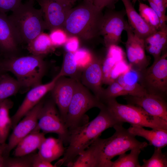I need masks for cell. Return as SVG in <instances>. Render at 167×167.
I'll return each mask as SVG.
<instances>
[{"label": "cell", "mask_w": 167, "mask_h": 167, "mask_svg": "<svg viewBox=\"0 0 167 167\" xmlns=\"http://www.w3.org/2000/svg\"><path fill=\"white\" fill-rule=\"evenodd\" d=\"M74 54L77 66L82 71L92 62L94 56L88 50L84 48L79 49Z\"/></svg>", "instance_id": "35"}, {"label": "cell", "mask_w": 167, "mask_h": 167, "mask_svg": "<svg viewBox=\"0 0 167 167\" xmlns=\"http://www.w3.org/2000/svg\"><path fill=\"white\" fill-rule=\"evenodd\" d=\"M103 15L102 10L93 4L83 2L70 10L63 29L68 37L91 40L99 36Z\"/></svg>", "instance_id": "2"}, {"label": "cell", "mask_w": 167, "mask_h": 167, "mask_svg": "<svg viewBox=\"0 0 167 167\" xmlns=\"http://www.w3.org/2000/svg\"><path fill=\"white\" fill-rule=\"evenodd\" d=\"M103 59L94 56L92 62L83 70L80 79L81 83L99 100L104 89L102 87Z\"/></svg>", "instance_id": "17"}, {"label": "cell", "mask_w": 167, "mask_h": 167, "mask_svg": "<svg viewBox=\"0 0 167 167\" xmlns=\"http://www.w3.org/2000/svg\"><path fill=\"white\" fill-rule=\"evenodd\" d=\"M115 80L124 88L129 95L141 96L147 94L139 83L138 73L131 68L120 75Z\"/></svg>", "instance_id": "24"}, {"label": "cell", "mask_w": 167, "mask_h": 167, "mask_svg": "<svg viewBox=\"0 0 167 167\" xmlns=\"http://www.w3.org/2000/svg\"><path fill=\"white\" fill-rule=\"evenodd\" d=\"M52 43L55 48L62 45L66 42L68 36L62 28H57L50 31L49 35Z\"/></svg>", "instance_id": "37"}, {"label": "cell", "mask_w": 167, "mask_h": 167, "mask_svg": "<svg viewBox=\"0 0 167 167\" xmlns=\"http://www.w3.org/2000/svg\"><path fill=\"white\" fill-rule=\"evenodd\" d=\"M45 134L39 131H32L21 140L15 147V156L27 155L38 149L45 139Z\"/></svg>", "instance_id": "23"}, {"label": "cell", "mask_w": 167, "mask_h": 167, "mask_svg": "<svg viewBox=\"0 0 167 167\" xmlns=\"http://www.w3.org/2000/svg\"><path fill=\"white\" fill-rule=\"evenodd\" d=\"M107 49L106 55L103 60L102 69L103 74L102 83L108 84L112 70L119 62L125 59V57L123 50L118 45H111Z\"/></svg>", "instance_id": "25"}, {"label": "cell", "mask_w": 167, "mask_h": 167, "mask_svg": "<svg viewBox=\"0 0 167 167\" xmlns=\"http://www.w3.org/2000/svg\"><path fill=\"white\" fill-rule=\"evenodd\" d=\"M60 138H45L38 148V155L45 161L51 163L63 155L66 148Z\"/></svg>", "instance_id": "22"}, {"label": "cell", "mask_w": 167, "mask_h": 167, "mask_svg": "<svg viewBox=\"0 0 167 167\" xmlns=\"http://www.w3.org/2000/svg\"><path fill=\"white\" fill-rule=\"evenodd\" d=\"M82 71L78 67L75 61L73 53L66 52L64 57L61 69L57 76H69L80 82Z\"/></svg>", "instance_id": "28"}, {"label": "cell", "mask_w": 167, "mask_h": 167, "mask_svg": "<svg viewBox=\"0 0 167 167\" xmlns=\"http://www.w3.org/2000/svg\"><path fill=\"white\" fill-rule=\"evenodd\" d=\"M49 35L43 32L27 44V49L32 54L42 55L48 54L54 50Z\"/></svg>", "instance_id": "26"}, {"label": "cell", "mask_w": 167, "mask_h": 167, "mask_svg": "<svg viewBox=\"0 0 167 167\" xmlns=\"http://www.w3.org/2000/svg\"><path fill=\"white\" fill-rule=\"evenodd\" d=\"M127 92L116 80L109 84L108 87L103 90L100 100L101 101L106 100L116 99L119 96L128 95Z\"/></svg>", "instance_id": "32"}, {"label": "cell", "mask_w": 167, "mask_h": 167, "mask_svg": "<svg viewBox=\"0 0 167 167\" xmlns=\"http://www.w3.org/2000/svg\"><path fill=\"white\" fill-rule=\"evenodd\" d=\"M117 0H104L102 6V9L106 7L109 9H113L115 7V4Z\"/></svg>", "instance_id": "44"}, {"label": "cell", "mask_w": 167, "mask_h": 167, "mask_svg": "<svg viewBox=\"0 0 167 167\" xmlns=\"http://www.w3.org/2000/svg\"><path fill=\"white\" fill-rule=\"evenodd\" d=\"M13 102L7 99L0 102V143H6L10 130L11 120L9 111L13 107Z\"/></svg>", "instance_id": "27"}, {"label": "cell", "mask_w": 167, "mask_h": 167, "mask_svg": "<svg viewBox=\"0 0 167 167\" xmlns=\"http://www.w3.org/2000/svg\"><path fill=\"white\" fill-rule=\"evenodd\" d=\"M103 104L90 90L78 81L75 91L68 106L65 124L70 131L88 122L86 112L90 109H100Z\"/></svg>", "instance_id": "6"}, {"label": "cell", "mask_w": 167, "mask_h": 167, "mask_svg": "<svg viewBox=\"0 0 167 167\" xmlns=\"http://www.w3.org/2000/svg\"></svg>", "instance_id": "51"}, {"label": "cell", "mask_w": 167, "mask_h": 167, "mask_svg": "<svg viewBox=\"0 0 167 167\" xmlns=\"http://www.w3.org/2000/svg\"><path fill=\"white\" fill-rule=\"evenodd\" d=\"M33 153L20 156L6 158L4 167H32Z\"/></svg>", "instance_id": "34"}, {"label": "cell", "mask_w": 167, "mask_h": 167, "mask_svg": "<svg viewBox=\"0 0 167 167\" xmlns=\"http://www.w3.org/2000/svg\"><path fill=\"white\" fill-rule=\"evenodd\" d=\"M104 139H97L66 166L69 167H99Z\"/></svg>", "instance_id": "18"}, {"label": "cell", "mask_w": 167, "mask_h": 167, "mask_svg": "<svg viewBox=\"0 0 167 167\" xmlns=\"http://www.w3.org/2000/svg\"><path fill=\"white\" fill-rule=\"evenodd\" d=\"M3 55L4 57L0 59V69L13 73L20 89L26 90L41 84L46 68L43 56Z\"/></svg>", "instance_id": "3"}, {"label": "cell", "mask_w": 167, "mask_h": 167, "mask_svg": "<svg viewBox=\"0 0 167 167\" xmlns=\"http://www.w3.org/2000/svg\"><path fill=\"white\" fill-rule=\"evenodd\" d=\"M98 115L93 120L69 131L68 146L62 159L59 162L65 165L73 161L81 152L88 147L105 130L116 124L118 122L103 104Z\"/></svg>", "instance_id": "1"}, {"label": "cell", "mask_w": 167, "mask_h": 167, "mask_svg": "<svg viewBox=\"0 0 167 167\" xmlns=\"http://www.w3.org/2000/svg\"><path fill=\"white\" fill-rule=\"evenodd\" d=\"M143 164L141 167H167L166 156L162 152L161 149L155 148L153 154L148 160H143Z\"/></svg>", "instance_id": "33"}, {"label": "cell", "mask_w": 167, "mask_h": 167, "mask_svg": "<svg viewBox=\"0 0 167 167\" xmlns=\"http://www.w3.org/2000/svg\"><path fill=\"white\" fill-rule=\"evenodd\" d=\"M94 0H83L84 2L90 4H93Z\"/></svg>", "instance_id": "47"}, {"label": "cell", "mask_w": 167, "mask_h": 167, "mask_svg": "<svg viewBox=\"0 0 167 167\" xmlns=\"http://www.w3.org/2000/svg\"><path fill=\"white\" fill-rule=\"evenodd\" d=\"M51 163L48 162L41 158L37 153L34 154L32 162V167H54Z\"/></svg>", "instance_id": "41"}, {"label": "cell", "mask_w": 167, "mask_h": 167, "mask_svg": "<svg viewBox=\"0 0 167 167\" xmlns=\"http://www.w3.org/2000/svg\"><path fill=\"white\" fill-rule=\"evenodd\" d=\"M160 9L161 11L165 15L167 5H166L163 0H150Z\"/></svg>", "instance_id": "43"}, {"label": "cell", "mask_w": 167, "mask_h": 167, "mask_svg": "<svg viewBox=\"0 0 167 167\" xmlns=\"http://www.w3.org/2000/svg\"><path fill=\"white\" fill-rule=\"evenodd\" d=\"M125 8L128 23L134 33L139 37L145 39L157 31L148 24L136 11L131 0H121Z\"/></svg>", "instance_id": "19"}, {"label": "cell", "mask_w": 167, "mask_h": 167, "mask_svg": "<svg viewBox=\"0 0 167 167\" xmlns=\"http://www.w3.org/2000/svg\"><path fill=\"white\" fill-rule=\"evenodd\" d=\"M64 45L66 52L74 53L79 49V38L75 36H69Z\"/></svg>", "instance_id": "39"}, {"label": "cell", "mask_w": 167, "mask_h": 167, "mask_svg": "<svg viewBox=\"0 0 167 167\" xmlns=\"http://www.w3.org/2000/svg\"><path fill=\"white\" fill-rule=\"evenodd\" d=\"M147 0L150 6L154 11L159 18L161 29L167 27L166 24L167 19L166 15L164 14L159 8L151 0Z\"/></svg>", "instance_id": "40"}, {"label": "cell", "mask_w": 167, "mask_h": 167, "mask_svg": "<svg viewBox=\"0 0 167 167\" xmlns=\"http://www.w3.org/2000/svg\"><path fill=\"white\" fill-rule=\"evenodd\" d=\"M124 99L128 104L139 106L150 114L167 122L166 99L147 93L141 96L127 95Z\"/></svg>", "instance_id": "16"}, {"label": "cell", "mask_w": 167, "mask_h": 167, "mask_svg": "<svg viewBox=\"0 0 167 167\" xmlns=\"http://www.w3.org/2000/svg\"><path fill=\"white\" fill-rule=\"evenodd\" d=\"M23 0H0V13L12 12L19 7Z\"/></svg>", "instance_id": "38"}, {"label": "cell", "mask_w": 167, "mask_h": 167, "mask_svg": "<svg viewBox=\"0 0 167 167\" xmlns=\"http://www.w3.org/2000/svg\"><path fill=\"white\" fill-rule=\"evenodd\" d=\"M141 152L139 148L131 150L130 153H125L119 155L118 159L114 161H109L106 167H141L139 161V156Z\"/></svg>", "instance_id": "29"}, {"label": "cell", "mask_w": 167, "mask_h": 167, "mask_svg": "<svg viewBox=\"0 0 167 167\" xmlns=\"http://www.w3.org/2000/svg\"><path fill=\"white\" fill-rule=\"evenodd\" d=\"M72 8L77 0H56Z\"/></svg>", "instance_id": "45"}, {"label": "cell", "mask_w": 167, "mask_h": 167, "mask_svg": "<svg viewBox=\"0 0 167 167\" xmlns=\"http://www.w3.org/2000/svg\"><path fill=\"white\" fill-rule=\"evenodd\" d=\"M139 83L147 94L166 99L167 51L150 67L138 73Z\"/></svg>", "instance_id": "8"}, {"label": "cell", "mask_w": 167, "mask_h": 167, "mask_svg": "<svg viewBox=\"0 0 167 167\" xmlns=\"http://www.w3.org/2000/svg\"><path fill=\"white\" fill-rule=\"evenodd\" d=\"M132 0L133 2H135L136 1H138V0Z\"/></svg>", "instance_id": "50"}, {"label": "cell", "mask_w": 167, "mask_h": 167, "mask_svg": "<svg viewBox=\"0 0 167 167\" xmlns=\"http://www.w3.org/2000/svg\"><path fill=\"white\" fill-rule=\"evenodd\" d=\"M104 0H94L93 4L99 9L102 10V6Z\"/></svg>", "instance_id": "46"}, {"label": "cell", "mask_w": 167, "mask_h": 167, "mask_svg": "<svg viewBox=\"0 0 167 167\" xmlns=\"http://www.w3.org/2000/svg\"><path fill=\"white\" fill-rule=\"evenodd\" d=\"M44 102L41 101L30 110L12 129L8 142L6 143V154L9 156L11 151L19 142L32 132L37 126L40 111Z\"/></svg>", "instance_id": "12"}, {"label": "cell", "mask_w": 167, "mask_h": 167, "mask_svg": "<svg viewBox=\"0 0 167 167\" xmlns=\"http://www.w3.org/2000/svg\"><path fill=\"white\" fill-rule=\"evenodd\" d=\"M165 4L167 5V0H163Z\"/></svg>", "instance_id": "48"}, {"label": "cell", "mask_w": 167, "mask_h": 167, "mask_svg": "<svg viewBox=\"0 0 167 167\" xmlns=\"http://www.w3.org/2000/svg\"><path fill=\"white\" fill-rule=\"evenodd\" d=\"M124 30L127 35L125 47L129 64L131 69L139 73L147 67L150 62L145 54L144 39L134 33L126 20Z\"/></svg>", "instance_id": "11"}, {"label": "cell", "mask_w": 167, "mask_h": 167, "mask_svg": "<svg viewBox=\"0 0 167 167\" xmlns=\"http://www.w3.org/2000/svg\"><path fill=\"white\" fill-rule=\"evenodd\" d=\"M139 10L140 15L148 24L157 31L161 29L159 18L150 6L140 2L139 4Z\"/></svg>", "instance_id": "31"}, {"label": "cell", "mask_w": 167, "mask_h": 167, "mask_svg": "<svg viewBox=\"0 0 167 167\" xmlns=\"http://www.w3.org/2000/svg\"><path fill=\"white\" fill-rule=\"evenodd\" d=\"M123 123L113 126L115 132L109 138L104 139L99 167H106L108 163L115 156L135 148L143 149L149 145L140 142L122 126Z\"/></svg>", "instance_id": "7"}, {"label": "cell", "mask_w": 167, "mask_h": 167, "mask_svg": "<svg viewBox=\"0 0 167 167\" xmlns=\"http://www.w3.org/2000/svg\"><path fill=\"white\" fill-rule=\"evenodd\" d=\"M145 46L167 45V27L156 31L144 40Z\"/></svg>", "instance_id": "36"}, {"label": "cell", "mask_w": 167, "mask_h": 167, "mask_svg": "<svg viewBox=\"0 0 167 167\" xmlns=\"http://www.w3.org/2000/svg\"><path fill=\"white\" fill-rule=\"evenodd\" d=\"M125 15V10L116 11L109 9L104 14L99 36H103L107 49L111 45H118L121 42L126 22Z\"/></svg>", "instance_id": "10"}, {"label": "cell", "mask_w": 167, "mask_h": 167, "mask_svg": "<svg viewBox=\"0 0 167 167\" xmlns=\"http://www.w3.org/2000/svg\"><path fill=\"white\" fill-rule=\"evenodd\" d=\"M77 82L65 76L58 77L51 91L52 99L65 122L68 108Z\"/></svg>", "instance_id": "14"}, {"label": "cell", "mask_w": 167, "mask_h": 167, "mask_svg": "<svg viewBox=\"0 0 167 167\" xmlns=\"http://www.w3.org/2000/svg\"><path fill=\"white\" fill-rule=\"evenodd\" d=\"M131 134L134 136L142 137L149 142V145L161 149L167 145V130L159 128L148 130L143 127L132 125L127 129Z\"/></svg>", "instance_id": "21"}, {"label": "cell", "mask_w": 167, "mask_h": 167, "mask_svg": "<svg viewBox=\"0 0 167 167\" xmlns=\"http://www.w3.org/2000/svg\"><path fill=\"white\" fill-rule=\"evenodd\" d=\"M2 73H3V72H2V71L0 69V75Z\"/></svg>", "instance_id": "49"}, {"label": "cell", "mask_w": 167, "mask_h": 167, "mask_svg": "<svg viewBox=\"0 0 167 167\" xmlns=\"http://www.w3.org/2000/svg\"><path fill=\"white\" fill-rule=\"evenodd\" d=\"M41 9L46 29L50 31L63 28L72 8L56 0H35Z\"/></svg>", "instance_id": "13"}, {"label": "cell", "mask_w": 167, "mask_h": 167, "mask_svg": "<svg viewBox=\"0 0 167 167\" xmlns=\"http://www.w3.org/2000/svg\"><path fill=\"white\" fill-rule=\"evenodd\" d=\"M19 43L30 42L46 29L41 9L34 6V0H28L8 16Z\"/></svg>", "instance_id": "4"}, {"label": "cell", "mask_w": 167, "mask_h": 167, "mask_svg": "<svg viewBox=\"0 0 167 167\" xmlns=\"http://www.w3.org/2000/svg\"><path fill=\"white\" fill-rule=\"evenodd\" d=\"M6 143H0V167H4L5 159L8 157L6 153Z\"/></svg>", "instance_id": "42"}, {"label": "cell", "mask_w": 167, "mask_h": 167, "mask_svg": "<svg viewBox=\"0 0 167 167\" xmlns=\"http://www.w3.org/2000/svg\"><path fill=\"white\" fill-rule=\"evenodd\" d=\"M58 78L56 75L48 83L41 84L31 88L15 113L11 118L12 129L27 113L41 101L48 92L51 91Z\"/></svg>", "instance_id": "15"}, {"label": "cell", "mask_w": 167, "mask_h": 167, "mask_svg": "<svg viewBox=\"0 0 167 167\" xmlns=\"http://www.w3.org/2000/svg\"><path fill=\"white\" fill-rule=\"evenodd\" d=\"M20 89L16 79L3 73L0 75V102L15 95Z\"/></svg>", "instance_id": "30"}, {"label": "cell", "mask_w": 167, "mask_h": 167, "mask_svg": "<svg viewBox=\"0 0 167 167\" xmlns=\"http://www.w3.org/2000/svg\"><path fill=\"white\" fill-rule=\"evenodd\" d=\"M19 43L6 13H0V51L3 55H12Z\"/></svg>", "instance_id": "20"}, {"label": "cell", "mask_w": 167, "mask_h": 167, "mask_svg": "<svg viewBox=\"0 0 167 167\" xmlns=\"http://www.w3.org/2000/svg\"><path fill=\"white\" fill-rule=\"evenodd\" d=\"M40 130L45 134H57L64 144H68L69 130L52 99L44 102L39 113L37 126L33 131Z\"/></svg>", "instance_id": "9"}, {"label": "cell", "mask_w": 167, "mask_h": 167, "mask_svg": "<svg viewBox=\"0 0 167 167\" xmlns=\"http://www.w3.org/2000/svg\"><path fill=\"white\" fill-rule=\"evenodd\" d=\"M102 102L113 117L120 122H127L132 125L152 129L167 130V122L150 114L139 106L121 104L118 103L116 99L105 100Z\"/></svg>", "instance_id": "5"}]
</instances>
